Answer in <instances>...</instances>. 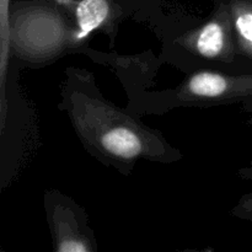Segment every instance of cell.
I'll return each mask as SVG.
<instances>
[{
	"mask_svg": "<svg viewBox=\"0 0 252 252\" xmlns=\"http://www.w3.org/2000/svg\"><path fill=\"white\" fill-rule=\"evenodd\" d=\"M107 0H81L76 6V20H78L79 32L76 34L79 39L84 38L95 29L100 27L106 17L108 16Z\"/></svg>",
	"mask_w": 252,
	"mask_h": 252,
	"instance_id": "2",
	"label": "cell"
},
{
	"mask_svg": "<svg viewBox=\"0 0 252 252\" xmlns=\"http://www.w3.org/2000/svg\"><path fill=\"white\" fill-rule=\"evenodd\" d=\"M103 148L116 157L130 159L142 152V142L139 137L130 129L117 127L108 130L101 139Z\"/></svg>",
	"mask_w": 252,
	"mask_h": 252,
	"instance_id": "1",
	"label": "cell"
},
{
	"mask_svg": "<svg viewBox=\"0 0 252 252\" xmlns=\"http://www.w3.org/2000/svg\"><path fill=\"white\" fill-rule=\"evenodd\" d=\"M224 30L218 22H209L201 30L197 38V49L207 58L219 56L224 48Z\"/></svg>",
	"mask_w": 252,
	"mask_h": 252,
	"instance_id": "4",
	"label": "cell"
},
{
	"mask_svg": "<svg viewBox=\"0 0 252 252\" xmlns=\"http://www.w3.org/2000/svg\"><path fill=\"white\" fill-rule=\"evenodd\" d=\"M235 29L244 49L252 56V6L249 4L239 5L234 10Z\"/></svg>",
	"mask_w": 252,
	"mask_h": 252,
	"instance_id": "5",
	"label": "cell"
},
{
	"mask_svg": "<svg viewBox=\"0 0 252 252\" xmlns=\"http://www.w3.org/2000/svg\"><path fill=\"white\" fill-rule=\"evenodd\" d=\"M7 0H1L0 4V26H1V62H0V76H1V88H4V78H5V68H6L7 59Z\"/></svg>",
	"mask_w": 252,
	"mask_h": 252,
	"instance_id": "6",
	"label": "cell"
},
{
	"mask_svg": "<svg viewBox=\"0 0 252 252\" xmlns=\"http://www.w3.org/2000/svg\"><path fill=\"white\" fill-rule=\"evenodd\" d=\"M59 250L61 251H86L88 249H86L84 245H81L80 243L78 244V241H71V245L64 243L63 245L59 248Z\"/></svg>",
	"mask_w": 252,
	"mask_h": 252,
	"instance_id": "7",
	"label": "cell"
},
{
	"mask_svg": "<svg viewBox=\"0 0 252 252\" xmlns=\"http://www.w3.org/2000/svg\"><path fill=\"white\" fill-rule=\"evenodd\" d=\"M189 89L192 94L202 97H217L223 95L228 89V81L220 74L203 71L191 78Z\"/></svg>",
	"mask_w": 252,
	"mask_h": 252,
	"instance_id": "3",
	"label": "cell"
}]
</instances>
